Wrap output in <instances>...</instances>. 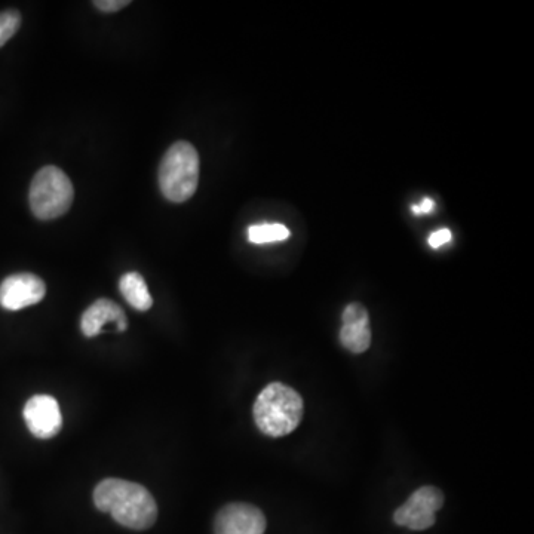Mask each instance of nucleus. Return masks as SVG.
Listing matches in <instances>:
<instances>
[{
	"mask_svg": "<svg viewBox=\"0 0 534 534\" xmlns=\"http://www.w3.org/2000/svg\"><path fill=\"white\" fill-rule=\"evenodd\" d=\"M266 518L256 506L230 503L217 514L216 534H265Z\"/></svg>",
	"mask_w": 534,
	"mask_h": 534,
	"instance_id": "nucleus-7",
	"label": "nucleus"
},
{
	"mask_svg": "<svg viewBox=\"0 0 534 534\" xmlns=\"http://www.w3.org/2000/svg\"><path fill=\"white\" fill-rule=\"evenodd\" d=\"M23 414L29 431L41 440L55 437L63 426L60 405L49 395H35L30 398Z\"/></svg>",
	"mask_w": 534,
	"mask_h": 534,
	"instance_id": "nucleus-8",
	"label": "nucleus"
},
{
	"mask_svg": "<svg viewBox=\"0 0 534 534\" xmlns=\"http://www.w3.org/2000/svg\"><path fill=\"white\" fill-rule=\"evenodd\" d=\"M451 232L448 229L437 230V232L431 233L429 235L428 244L431 245L434 250L437 248L443 247V245L448 244L451 241Z\"/></svg>",
	"mask_w": 534,
	"mask_h": 534,
	"instance_id": "nucleus-15",
	"label": "nucleus"
},
{
	"mask_svg": "<svg viewBox=\"0 0 534 534\" xmlns=\"http://www.w3.org/2000/svg\"><path fill=\"white\" fill-rule=\"evenodd\" d=\"M159 187L168 201H189L199 184V155L193 144L177 141L159 165Z\"/></svg>",
	"mask_w": 534,
	"mask_h": 534,
	"instance_id": "nucleus-3",
	"label": "nucleus"
},
{
	"mask_svg": "<svg viewBox=\"0 0 534 534\" xmlns=\"http://www.w3.org/2000/svg\"><path fill=\"white\" fill-rule=\"evenodd\" d=\"M291 232L281 223L253 224L248 227V241L251 244L265 245L282 242L290 238Z\"/></svg>",
	"mask_w": 534,
	"mask_h": 534,
	"instance_id": "nucleus-12",
	"label": "nucleus"
},
{
	"mask_svg": "<svg viewBox=\"0 0 534 534\" xmlns=\"http://www.w3.org/2000/svg\"><path fill=\"white\" fill-rule=\"evenodd\" d=\"M411 210H413V213L417 214V216L432 213V211L435 210V201L431 198H425L423 199L422 204L413 205V207H411Z\"/></svg>",
	"mask_w": 534,
	"mask_h": 534,
	"instance_id": "nucleus-16",
	"label": "nucleus"
},
{
	"mask_svg": "<svg viewBox=\"0 0 534 534\" xmlns=\"http://www.w3.org/2000/svg\"><path fill=\"white\" fill-rule=\"evenodd\" d=\"M342 322L340 343L343 348L354 354L367 351L371 345L370 316L367 309L359 303H351L343 311Z\"/></svg>",
	"mask_w": 534,
	"mask_h": 534,
	"instance_id": "nucleus-9",
	"label": "nucleus"
},
{
	"mask_svg": "<svg viewBox=\"0 0 534 534\" xmlns=\"http://www.w3.org/2000/svg\"><path fill=\"white\" fill-rule=\"evenodd\" d=\"M46 285L33 273H15L0 284V306L6 311H21L44 300Z\"/></svg>",
	"mask_w": 534,
	"mask_h": 534,
	"instance_id": "nucleus-6",
	"label": "nucleus"
},
{
	"mask_svg": "<svg viewBox=\"0 0 534 534\" xmlns=\"http://www.w3.org/2000/svg\"><path fill=\"white\" fill-rule=\"evenodd\" d=\"M303 408L302 397L293 388L270 383L254 402V420L267 437H285L302 422Z\"/></svg>",
	"mask_w": 534,
	"mask_h": 534,
	"instance_id": "nucleus-2",
	"label": "nucleus"
},
{
	"mask_svg": "<svg viewBox=\"0 0 534 534\" xmlns=\"http://www.w3.org/2000/svg\"><path fill=\"white\" fill-rule=\"evenodd\" d=\"M94 503L116 523L131 530H146L158 518V505L146 487L119 478H107L97 484Z\"/></svg>",
	"mask_w": 534,
	"mask_h": 534,
	"instance_id": "nucleus-1",
	"label": "nucleus"
},
{
	"mask_svg": "<svg viewBox=\"0 0 534 534\" xmlns=\"http://www.w3.org/2000/svg\"><path fill=\"white\" fill-rule=\"evenodd\" d=\"M443 505V491L432 486L422 487L395 511L394 521L398 526L411 530H426L434 526L435 512L440 511Z\"/></svg>",
	"mask_w": 534,
	"mask_h": 534,
	"instance_id": "nucleus-5",
	"label": "nucleus"
},
{
	"mask_svg": "<svg viewBox=\"0 0 534 534\" xmlns=\"http://www.w3.org/2000/svg\"><path fill=\"white\" fill-rule=\"evenodd\" d=\"M119 290H121L124 299L137 311L146 312L152 308V296H150L146 281L140 273H125L119 281Z\"/></svg>",
	"mask_w": 534,
	"mask_h": 534,
	"instance_id": "nucleus-11",
	"label": "nucleus"
},
{
	"mask_svg": "<svg viewBox=\"0 0 534 534\" xmlns=\"http://www.w3.org/2000/svg\"><path fill=\"white\" fill-rule=\"evenodd\" d=\"M130 3V0H95L94 6L103 12H118Z\"/></svg>",
	"mask_w": 534,
	"mask_h": 534,
	"instance_id": "nucleus-14",
	"label": "nucleus"
},
{
	"mask_svg": "<svg viewBox=\"0 0 534 534\" xmlns=\"http://www.w3.org/2000/svg\"><path fill=\"white\" fill-rule=\"evenodd\" d=\"M75 198L72 181L60 168H42L30 186V208L36 219L55 220L70 210Z\"/></svg>",
	"mask_w": 534,
	"mask_h": 534,
	"instance_id": "nucleus-4",
	"label": "nucleus"
},
{
	"mask_svg": "<svg viewBox=\"0 0 534 534\" xmlns=\"http://www.w3.org/2000/svg\"><path fill=\"white\" fill-rule=\"evenodd\" d=\"M109 322L116 325V331L128 328V319L124 309L112 300L100 299L92 303L84 312L81 319V330L84 336L95 337L103 331V327Z\"/></svg>",
	"mask_w": 534,
	"mask_h": 534,
	"instance_id": "nucleus-10",
	"label": "nucleus"
},
{
	"mask_svg": "<svg viewBox=\"0 0 534 534\" xmlns=\"http://www.w3.org/2000/svg\"><path fill=\"white\" fill-rule=\"evenodd\" d=\"M21 26V14L15 9L0 14V48L18 32Z\"/></svg>",
	"mask_w": 534,
	"mask_h": 534,
	"instance_id": "nucleus-13",
	"label": "nucleus"
}]
</instances>
